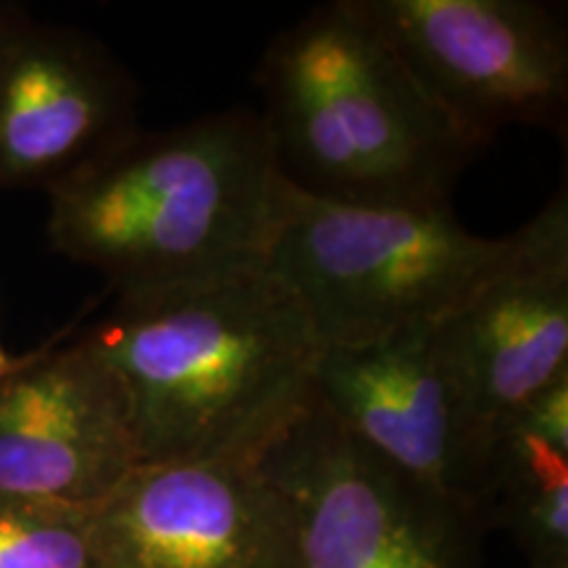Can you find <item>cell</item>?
<instances>
[{"label":"cell","mask_w":568,"mask_h":568,"mask_svg":"<svg viewBox=\"0 0 568 568\" xmlns=\"http://www.w3.org/2000/svg\"><path fill=\"white\" fill-rule=\"evenodd\" d=\"M80 343L109 376L134 466L255 456L311 403L322 351L266 268L116 295Z\"/></svg>","instance_id":"6da1fadb"},{"label":"cell","mask_w":568,"mask_h":568,"mask_svg":"<svg viewBox=\"0 0 568 568\" xmlns=\"http://www.w3.org/2000/svg\"><path fill=\"white\" fill-rule=\"evenodd\" d=\"M284 176L258 111L138 130L51 193L48 240L116 295L264 268Z\"/></svg>","instance_id":"7a4b0ae2"},{"label":"cell","mask_w":568,"mask_h":568,"mask_svg":"<svg viewBox=\"0 0 568 568\" xmlns=\"http://www.w3.org/2000/svg\"><path fill=\"white\" fill-rule=\"evenodd\" d=\"M258 88L280 174L353 205L450 203L479 151L424 95L355 0H332L276 34Z\"/></svg>","instance_id":"3957f363"},{"label":"cell","mask_w":568,"mask_h":568,"mask_svg":"<svg viewBox=\"0 0 568 568\" xmlns=\"http://www.w3.org/2000/svg\"><path fill=\"white\" fill-rule=\"evenodd\" d=\"M514 247L479 237L450 203L353 205L284 180L264 268L303 305L324 345H358L437 324Z\"/></svg>","instance_id":"277c9868"},{"label":"cell","mask_w":568,"mask_h":568,"mask_svg":"<svg viewBox=\"0 0 568 568\" xmlns=\"http://www.w3.org/2000/svg\"><path fill=\"white\" fill-rule=\"evenodd\" d=\"M255 456L287 508L290 568H477L485 521L400 477L314 397Z\"/></svg>","instance_id":"5b68a950"},{"label":"cell","mask_w":568,"mask_h":568,"mask_svg":"<svg viewBox=\"0 0 568 568\" xmlns=\"http://www.w3.org/2000/svg\"><path fill=\"white\" fill-rule=\"evenodd\" d=\"M460 138L485 151L508 126L564 138L568 38L537 0H355Z\"/></svg>","instance_id":"8992f818"},{"label":"cell","mask_w":568,"mask_h":568,"mask_svg":"<svg viewBox=\"0 0 568 568\" xmlns=\"http://www.w3.org/2000/svg\"><path fill=\"white\" fill-rule=\"evenodd\" d=\"M311 397L400 477L471 510L487 527L489 453L439 351L435 324L372 343L324 345Z\"/></svg>","instance_id":"52a82bcc"},{"label":"cell","mask_w":568,"mask_h":568,"mask_svg":"<svg viewBox=\"0 0 568 568\" xmlns=\"http://www.w3.org/2000/svg\"><path fill=\"white\" fill-rule=\"evenodd\" d=\"M474 432L493 453L500 429L568 374V195L514 232L508 258L435 324Z\"/></svg>","instance_id":"ba28073f"},{"label":"cell","mask_w":568,"mask_h":568,"mask_svg":"<svg viewBox=\"0 0 568 568\" xmlns=\"http://www.w3.org/2000/svg\"><path fill=\"white\" fill-rule=\"evenodd\" d=\"M103 568H290V524L258 456L138 464L90 508Z\"/></svg>","instance_id":"9c48e42d"},{"label":"cell","mask_w":568,"mask_h":568,"mask_svg":"<svg viewBox=\"0 0 568 568\" xmlns=\"http://www.w3.org/2000/svg\"><path fill=\"white\" fill-rule=\"evenodd\" d=\"M138 130V90L101 42L11 11L0 32V190L51 193Z\"/></svg>","instance_id":"30bf717a"},{"label":"cell","mask_w":568,"mask_h":568,"mask_svg":"<svg viewBox=\"0 0 568 568\" xmlns=\"http://www.w3.org/2000/svg\"><path fill=\"white\" fill-rule=\"evenodd\" d=\"M132 466L116 395L80 337L0 376V500L88 508Z\"/></svg>","instance_id":"8fae6325"},{"label":"cell","mask_w":568,"mask_h":568,"mask_svg":"<svg viewBox=\"0 0 568 568\" xmlns=\"http://www.w3.org/2000/svg\"><path fill=\"white\" fill-rule=\"evenodd\" d=\"M485 516L514 535L529 568H568V437L510 418L489 453Z\"/></svg>","instance_id":"7c38bea8"},{"label":"cell","mask_w":568,"mask_h":568,"mask_svg":"<svg viewBox=\"0 0 568 568\" xmlns=\"http://www.w3.org/2000/svg\"><path fill=\"white\" fill-rule=\"evenodd\" d=\"M90 508L0 500V568H103Z\"/></svg>","instance_id":"4fadbf2b"},{"label":"cell","mask_w":568,"mask_h":568,"mask_svg":"<svg viewBox=\"0 0 568 568\" xmlns=\"http://www.w3.org/2000/svg\"><path fill=\"white\" fill-rule=\"evenodd\" d=\"M27 355V353H24ZM24 355H13L9 347L0 343V376L11 374L13 368L21 366V361H24Z\"/></svg>","instance_id":"5bb4252c"},{"label":"cell","mask_w":568,"mask_h":568,"mask_svg":"<svg viewBox=\"0 0 568 568\" xmlns=\"http://www.w3.org/2000/svg\"><path fill=\"white\" fill-rule=\"evenodd\" d=\"M11 6H6V3H0V32H3V27H6V21H9V17H11Z\"/></svg>","instance_id":"9a60e30c"}]
</instances>
